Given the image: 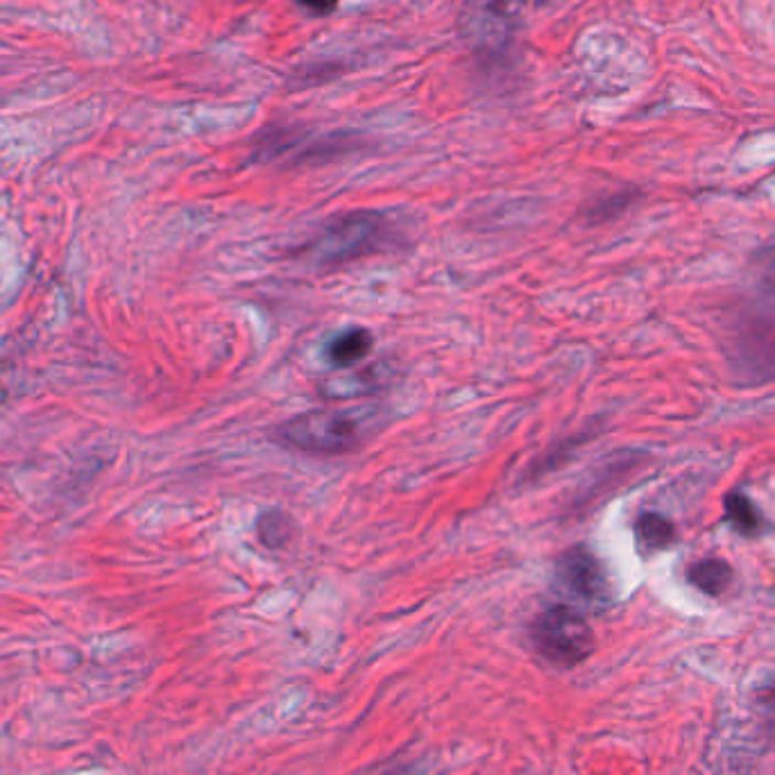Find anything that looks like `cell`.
<instances>
[{"instance_id":"obj_1","label":"cell","mask_w":775,"mask_h":775,"mask_svg":"<svg viewBox=\"0 0 775 775\" xmlns=\"http://www.w3.org/2000/svg\"><path fill=\"white\" fill-rule=\"evenodd\" d=\"M381 424L384 416L370 406L320 408L286 422L279 438L304 454L338 456L363 444Z\"/></svg>"},{"instance_id":"obj_2","label":"cell","mask_w":775,"mask_h":775,"mask_svg":"<svg viewBox=\"0 0 775 775\" xmlns=\"http://www.w3.org/2000/svg\"><path fill=\"white\" fill-rule=\"evenodd\" d=\"M392 240L395 234L386 214L352 212L326 223L302 250V257L320 266H338L379 255L390 248Z\"/></svg>"},{"instance_id":"obj_3","label":"cell","mask_w":775,"mask_h":775,"mask_svg":"<svg viewBox=\"0 0 775 775\" xmlns=\"http://www.w3.org/2000/svg\"><path fill=\"white\" fill-rule=\"evenodd\" d=\"M534 646L540 656L558 667L571 669L585 663L594 650V633L583 615L569 605H551L534 622Z\"/></svg>"},{"instance_id":"obj_4","label":"cell","mask_w":775,"mask_h":775,"mask_svg":"<svg viewBox=\"0 0 775 775\" xmlns=\"http://www.w3.org/2000/svg\"><path fill=\"white\" fill-rule=\"evenodd\" d=\"M560 590L583 607L603 610L612 601V585L601 560L588 547H571L556 562Z\"/></svg>"},{"instance_id":"obj_5","label":"cell","mask_w":775,"mask_h":775,"mask_svg":"<svg viewBox=\"0 0 775 775\" xmlns=\"http://www.w3.org/2000/svg\"><path fill=\"white\" fill-rule=\"evenodd\" d=\"M526 0H465L463 30L485 53H502L515 30Z\"/></svg>"},{"instance_id":"obj_6","label":"cell","mask_w":775,"mask_h":775,"mask_svg":"<svg viewBox=\"0 0 775 775\" xmlns=\"http://www.w3.org/2000/svg\"><path fill=\"white\" fill-rule=\"evenodd\" d=\"M375 338L367 330L354 326V330H345L338 336H334L324 347V358L330 360V365L338 367V370H347V367L360 363L367 354L373 352Z\"/></svg>"},{"instance_id":"obj_7","label":"cell","mask_w":775,"mask_h":775,"mask_svg":"<svg viewBox=\"0 0 775 775\" xmlns=\"http://www.w3.org/2000/svg\"><path fill=\"white\" fill-rule=\"evenodd\" d=\"M687 579L693 588H699L701 592H706L710 596H717V594L725 592V588L730 585L732 569L725 560L708 558V560L691 564Z\"/></svg>"},{"instance_id":"obj_8","label":"cell","mask_w":775,"mask_h":775,"mask_svg":"<svg viewBox=\"0 0 775 775\" xmlns=\"http://www.w3.org/2000/svg\"><path fill=\"white\" fill-rule=\"evenodd\" d=\"M635 536L642 551H663L676 538L674 524L658 513H644L635 521Z\"/></svg>"},{"instance_id":"obj_9","label":"cell","mask_w":775,"mask_h":775,"mask_svg":"<svg viewBox=\"0 0 775 775\" xmlns=\"http://www.w3.org/2000/svg\"><path fill=\"white\" fill-rule=\"evenodd\" d=\"M725 519L740 530L742 536H755L762 528V517L746 495L732 493L725 497Z\"/></svg>"},{"instance_id":"obj_10","label":"cell","mask_w":775,"mask_h":775,"mask_svg":"<svg viewBox=\"0 0 775 775\" xmlns=\"http://www.w3.org/2000/svg\"><path fill=\"white\" fill-rule=\"evenodd\" d=\"M259 540L270 547V549H279L286 542H291L293 538V521L286 513L279 510H268L259 517Z\"/></svg>"},{"instance_id":"obj_11","label":"cell","mask_w":775,"mask_h":775,"mask_svg":"<svg viewBox=\"0 0 775 775\" xmlns=\"http://www.w3.org/2000/svg\"><path fill=\"white\" fill-rule=\"evenodd\" d=\"M298 3H300L302 8H306L309 12L324 17V14H332V12L336 10L338 0H298Z\"/></svg>"},{"instance_id":"obj_12","label":"cell","mask_w":775,"mask_h":775,"mask_svg":"<svg viewBox=\"0 0 775 775\" xmlns=\"http://www.w3.org/2000/svg\"><path fill=\"white\" fill-rule=\"evenodd\" d=\"M766 283H768L771 289L775 291V261L768 266V272H766Z\"/></svg>"}]
</instances>
